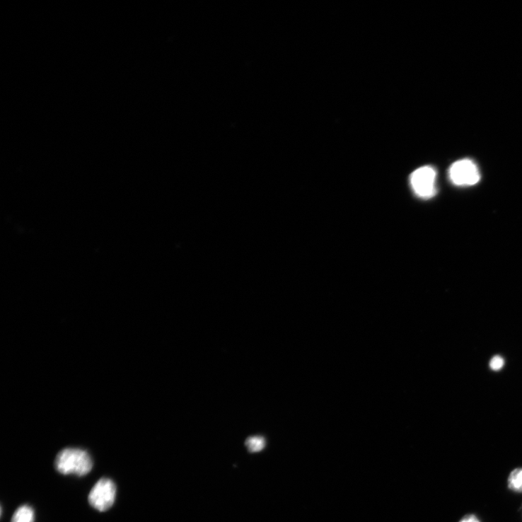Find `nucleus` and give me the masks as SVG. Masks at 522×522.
I'll list each match as a JSON object with an SVG mask.
<instances>
[{"label": "nucleus", "mask_w": 522, "mask_h": 522, "mask_svg": "<svg viewBox=\"0 0 522 522\" xmlns=\"http://www.w3.org/2000/svg\"><path fill=\"white\" fill-rule=\"evenodd\" d=\"M54 466L56 471L63 475L81 477L92 471L94 463L86 451L78 448H66L57 454Z\"/></svg>", "instance_id": "obj_1"}, {"label": "nucleus", "mask_w": 522, "mask_h": 522, "mask_svg": "<svg viewBox=\"0 0 522 522\" xmlns=\"http://www.w3.org/2000/svg\"><path fill=\"white\" fill-rule=\"evenodd\" d=\"M117 496V487L115 482L106 477L99 480L93 487L88 496L90 505L100 512L110 509Z\"/></svg>", "instance_id": "obj_2"}, {"label": "nucleus", "mask_w": 522, "mask_h": 522, "mask_svg": "<svg viewBox=\"0 0 522 522\" xmlns=\"http://www.w3.org/2000/svg\"><path fill=\"white\" fill-rule=\"evenodd\" d=\"M436 178V170L429 166L417 169L410 177L413 191L423 199L433 197L437 193Z\"/></svg>", "instance_id": "obj_3"}, {"label": "nucleus", "mask_w": 522, "mask_h": 522, "mask_svg": "<svg viewBox=\"0 0 522 522\" xmlns=\"http://www.w3.org/2000/svg\"><path fill=\"white\" fill-rule=\"evenodd\" d=\"M449 178L455 185L472 186L480 180V173L472 160L463 159L451 166Z\"/></svg>", "instance_id": "obj_4"}, {"label": "nucleus", "mask_w": 522, "mask_h": 522, "mask_svg": "<svg viewBox=\"0 0 522 522\" xmlns=\"http://www.w3.org/2000/svg\"><path fill=\"white\" fill-rule=\"evenodd\" d=\"M35 512L33 508L28 505L18 507L14 512L11 522H35Z\"/></svg>", "instance_id": "obj_5"}, {"label": "nucleus", "mask_w": 522, "mask_h": 522, "mask_svg": "<svg viewBox=\"0 0 522 522\" xmlns=\"http://www.w3.org/2000/svg\"><path fill=\"white\" fill-rule=\"evenodd\" d=\"M508 487L510 490L522 493V468L514 469L508 477Z\"/></svg>", "instance_id": "obj_6"}, {"label": "nucleus", "mask_w": 522, "mask_h": 522, "mask_svg": "<svg viewBox=\"0 0 522 522\" xmlns=\"http://www.w3.org/2000/svg\"><path fill=\"white\" fill-rule=\"evenodd\" d=\"M267 441L265 437L260 435L249 437L245 441V446L250 453H258L265 449Z\"/></svg>", "instance_id": "obj_7"}, {"label": "nucleus", "mask_w": 522, "mask_h": 522, "mask_svg": "<svg viewBox=\"0 0 522 522\" xmlns=\"http://www.w3.org/2000/svg\"><path fill=\"white\" fill-rule=\"evenodd\" d=\"M504 364V361L501 356H495L493 358L489 364V366L492 370L499 371Z\"/></svg>", "instance_id": "obj_8"}, {"label": "nucleus", "mask_w": 522, "mask_h": 522, "mask_svg": "<svg viewBox=\"0 0 522 522\" xmlns=\"http://www.w3.org/2000/svg\"><path fill=\"white\" fill-rule=\"evenodd\" d=\"M458 522H481L480 518L475 514L464 516Z\"/></svg>", "instance_id": "obj_9"}]
</instances>
